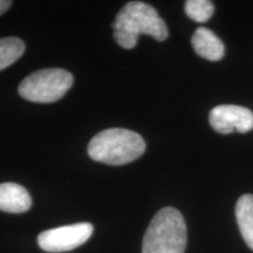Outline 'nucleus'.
Returning a JSON list of instances; mask_svg holds the SVG:
<instances>
[{
    "instance_id": "obj_1",
    "label": "nucleus",
    "mask_w": 253,
    "mask_h": 253,
    "mask_svg": "<svg viewBox=\"0 0 253 253\" xmlns=\"http://www.w3.org/2000/svg\"><path fill=\"white\" fill-rule=\"evenodd\" d=\"M114 38L122 48L131 49L140 34H147L157 41L169 36L166 21L153 6L142 1H130L122 7L113 23Z\"/></svg>"
},
{
    "instance_id": "obj_2",
    "label": "nucleus",
    "mask_w": 253,
    "mask_h": 253,
    "mask_svg": "<svg viewBox=\"0 0 253 253\" xmlns=\"http://www.w3.org/2000/svg\"><path fill=\"white\" fill-rule=\"evenodd\" d=\"M145 142L137 132L123 128H110L95 135L88 145L91 160L109 166L134 162L145 151Z\"/></svg>"
},
{
    "instance_id": "obj_3",
    "label": "nucleus",
    "mask_w": 253,
    "mask_h": 253,
    "mask_svg": "<svg viewBox=\"0 0 253 253\" xmlns=\"http://www.w3.org/2000/svg\"><path fill=\"white\" fill-rule=\"evenodd\" d=\"M186 225L175 208H164L155 214L143 238L142 253H184Z\"/></svg>"
},
{
    "instance_id": "obj_4",
    "label": "nucleus",
    "mask_w": 253,
    "mask_h": 253,
    "mask_svg": "<svg viewBox=\"0 0 253 253\" xmlns=\"http://www.w3.org/2000/svg\"><path fill=\"white\" fill-rule=\"evenodd\" d=\"M73 75L61 68L40 69L25 78L18 91L25 100L38 103L55 102L73 86Z\"/></svg>"
},
{
    "instance_id": "obj_5",
    "label": "nucleus",
    "mask_w": 253,
    "mask_h": 253,
    "mask_svg": "<svg viewBox=\"0 0 253 253\" xmlns=\"http://www.w3.org/2000/svg\"><path fill=\"white\" fill-rule=\"evenodd\" d=\"M93 230L90 223H77L46 230L38 237V244L46 252L72 251L84 244L93 235Z\"/></svg>"
},
{
    "instance_id": "obj_6",
    "label": "nucleus",
    "mask_w": 253,
    "mask_h": 253,
    "mask_svg": "<svg viewBox=\"0 0 253 253\" xmlns=\"http://www.w3.org/2000/svg\"><path fill=\"white\" fill-rule=\"evenodd\" d=\"M209 121L219 134L227 135L233 131L245 134L253 129V113L245 107L223 104L211 110Z\"/></svg>"
},
{
    "instance_id": "obj_7",
    "label": "nucleus",
    "mask_w": 253,
    "mask_h": 253,
    "mask_svg": "<svg viewBox=\"0 0 253 253\" xmlns=\"http://www.w3.org/2000/svg\"><path fill=\"white\" fill-rule=\"evenodd\" d=\"M32 207V198L24 186L17 183L0 184V210L9 213H23Z\"/></svg>"
},
{
    "instance_id": "obj_8",
    "label": "nucleus",
    "mask_w": 253,
    "mask_h": 253,
    "mask_svg": "<svg viewBox=\"0 0 253 253\" xmlns=\"http://www.w3.org/2000/svg\"><path fill=\"white\" fill-rule=\"evenodd\" d=\"M192 47L199 56L209 61H219L225 54V47L212 31L207 27H198L192 36Z\"/></svg>"
},
{
    "instance_id": "obj_9",
    "label": "nucleus",
    "mask_w": 253,
    "mask_h": 253,
    "mask_svg": "<svg viewBox=\"0 0 253 253\" xmlns=\"http://www.w3.org/2000/svg\"><path fill=\"white\" fill-rule=\"evenodd\" d=\"M236 218L243 239L253 251V195H243L238 199Z\"/></svg>"
},
{
    "instance_id": "obj_10",
    "label": "nucleus",
    "mask_w": 253,
    "mask_h": 253,
    "mask_svg": "<svg viewBox=\"0 0 253 253\" xmlns=\"http://www.w3.org/2000/svg\"><path fill=\"white\" fill-rule=\"evenodd\" d=\"M25 42L15 37L0 39V71L9 67L23 56Z\"/></svg>"
},
{
    "instance_id": "obj_11",
    "label": "nucleus",
    "mask_w": 253,
    "mask_h": 253,
    "mask_svg": "<svg viewBox=\"0 0 253 253\" xmlns=\"http://www.w3.org/2000/svg\"><path fill=\"white\" fill-rule=\"evenodd\" d=\"M184 8L190 19L201 24L207 23L214 12V5L209 0H188Z\"/></svg>"
},
{
    "instance_id": "obj_12",
    "label": "nucleus",
    "mask_w": 253,
    "mask_h": 253,
    "mask_svg": "<svg viewBox=\"0 0 253 253\" xmlns=\"http://www.w3.org/2000/svg\"><path fill=\"white\" fill-rule=\"evenodd\" d=\"M11 5L12 1H9V0H0V15L4 14L11 7Z\"/></svg>"
}]
</instances>
